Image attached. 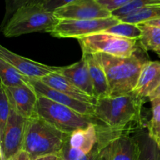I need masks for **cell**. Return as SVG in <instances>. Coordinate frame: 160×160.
<instances>
[{
  "label": "cell",
  "instance_id": "6da1fadb",
  "mask_svg": "<svg viewBox=\"0 0 160 160\" xmlns=\"http://www.w3.org/2000/svg\"><path fill=\"white\" fill-rule=\"evenodd\" d=\"M145 101L133 93L117 97H106L97 100L94 117L113 129L131 131L148 128L143 117Z\"/></svg>",
  "mask_w": 160,
  "mask_h": 160
},
{
  "label": "cell",
  "instance_id": "7a4b0ae2",
  "mask_svg": "<svg viewBox=\"0 0 160 160\" xmlns=\"http://www.w3.org/2000/svg\"><path fill=\"white\" fill-rule=\"evenodd\" d=\"M104 68L110 88V97L133 92L144 66L149 62L147 52L138 43L130 57H116L104 53L93 54Z\"/></svg>",
  "mask_w": 160,
  "mask_h": 160
},
{
  "label": "cell",
  "instance_id": "3957f363",
  "mask_svg": "<svg viewBox=\"0 0 160 160\" xmlns=\"http://www.w3.org/2000/svg\"><path fill=\"white\" fill-rule=\"evenodd\" d=\"M70 134L55 128L38 115L28 120L23 149L31 160L40 156L59 154Z\"/></svg>",
  "mask_w": 160,
  "mask_h": 160
},
{
  "label": "cell",
  "instance_id": "277c9868",
  "mask_svg": "<svg viewBox=\"0 0 160 160\" xmlns=\"http://www.w3.org/2000/svg\"><path fill=\"white\" fill-rule=\"evenodd\" d=\"M59 20L54 12L47 10L42 4L27 5L14 12L2 28V31L6 38L34 32L51 34Z\"/></svg>",
  "mask_w": 160,
  "mask_h": 160
},
{
  "label": "cell",
  "instance_id": "5b68a950",
  "mask_svg": "<svg viewBox=\"0 0 160 160\" xmlns=\"http://www.w3.org/2000/svg\"><path fill=\"white\" fill-rule=\"evenodd\" d=\"M37 113L58 130L68 134L98 122L94 117L80 113L43 96H38Z\"/></svg>",
  "mask_w": 160,
  "mask_h": 160
},
{
  "label": "cell",
  "instance_id": "8992f818",
  "mask_svg": "<svg viewBox=\"0 0 160 160\" xmlns=\"http://www.w3.org/2000/svg\"><path fill=\"white\" fill-rule=\"evenodd\" d=\"M83 54L104 53L116 57H130L138 46V40L98 33L78 39Z\"/></svg>",
  "mask_w": 160,
  "mask_h": 160
},
{
  "label": "cell",
  "instance_id": "52a82bcc",
  "mask_svg": "<svg viewBox=\"0 0 160 160\" xmlns=\"http://www.w3.org/2000/svg\"><path fill=\"white\" fill-rule=\"evenodd\" d=\"M120 22L114 17L95 20H60L50 34L57 38L80 39L103 32Z\"/></svg>",
  "mask_w": 160,
  "mask_h": 160
},
{
  "label": "cell",
  "instance_id": "ba28073f",
  "mask_svg": "<svg viewBox=\"0 0 160 160\" xmlns=\"http://www.w3.org/2000/svg\"><path fill=\"white\" fill-rule=\"evenodd\" d=\"M27 124L28 119L18 113L11 105L9 120L4 131L0 134L1 160L9 159L23 150Z\"/></svg>",
  "mask_w": 160,
  "mask_h": 160
},
{
  "label": "cell",
  "instance_id": "9c48e42d",
  "mask_svg": "<svg viewBox=\"0 0 160 160\" xmlns=\"http://www.w3.org/2000/svg\"><path fill=\"white\" fill-rule=\"evenodd\" d=\"M59 20H95L112 17L96 0H73L54 11Z\"/></svg>",
  "mask_w": 160,
  "mask_h": 160
},
{
  "label": "cell",
  "instance_id": "30bf717a",
  "mask_svg": "<svg viewBox=\"0 0 160 160\" xmlns=\"http://www.w3.org/2000/svg\"><path fill=\"white\" fill-rule=\"evenodd\" d=\"M0 59L10 63L23 74L34 79H42L52 73H57L59 70V67L45 65L20 56L2 45L0 46Z\"/></svg>",
  "mask_w": 160,
  "mask_h": 160
},
{
  "label": "cell",
  "instance_id": "8fae6325",
  "mask_svg": "<svg viewBox=\"0 0 160 160\" xmlns=\"http://www.w3.org/2000/svg\"><path fill=\"white\" fill-rule=\"evenodd\" d=\"M5 89L11 105L18 113L28 120L38 115L37 105L38 96L31 84L13 88L5 87Z\"/></svg>",
  "mask_w": 160,
  "mask_h": 160
},
{
  "label": "cell",
  "instance_id": "7c38bea8",
  "mask_svg": "<svg viewBox=\"0 0 160 160\" xmlns=\"http://www.w3.org/2000/svg\"><path fill=\"white\" fill-rule=\"evenodd\" d=\"M30 84L34 89L38 96L45 97V98L51 99L52 101H54L59 104L63 105V106H68L80 113L94 117L95 105L78 101L62 92L52 88L49 86L42 82L39 79L30 78Z\"/></svg>",
  "mask_w": 160,
  "mask_h": 160
},
{
  "label": "cell",
  "instance_id": "4fadbf2b",
  "mask_svg": "<svg viewBox=\"0 0 160 160\" xmlns=\"http://www.w3.org/2000/svg\"><path fill=\"white\" fill-rule=\"evenodd\" d=\"M138 152L137 142L132 132H126L114 139L105 148L103 157L106 160H137Z\"/></svg>",
  "mask_w": 160,
  "mask_h": 160
},
{
  "label": "cell",
  "instance_id": "5bb4252c",
  "mask_svg": "<svg viewBox=\"0 0 160 160\" xmlns=\"http://www.w3.org/2000/svg\"><path fill=\"white\" fill-rule=\"evenodd\" d=\"M58 73L68 78L81 91L96 98L89 71L88 64L85 56H82V59L81 60L72 65L59 67Z\"/></svg>",
  "mask_w": 160,
  "mask_h": 160
},
{
  "label": "cell",
  "instance_id": "9a60e30c",
  "mask_svg": "<svg viewBox=\"0 0 160 160\" xmlns=\"http://www.w3.org/2000/svg\"><path fill=\"white\" fill-rule=\"evenodd\" d=\"M160 85V62L149 61L142 68L132 93L146 102Z\"/></svg>",
  "mask_w": 160,
  "mask_h": 160
},
{
  "label": "cell",
  "instance_id": "2e32d148",
  "mask_svg": "<svg viewBox=\"0 0 160 160\" xmlns=\"http://www.w3.org/2000/svg\"><path fill=\"white\" fill-rule=\"evenodd\" d=\"M42 82L46 85L49 86L50 88L59 92H62L78 101L83 102L90 103V104L95 105L97 102L96 98L90 96L85 92L78 88L73 82L70 81L67 78L64 77L63 75L57 73H52L48 76L39 79Z\"/></svg>",
  "mask_w": 160,
  "mask_h": 160
},
{
  "label": "cell",
  "instance_id": "e0dca14e",
  "mask_svg": "<svg viewBox=\"0 0 160 160\" xmlns=\"http://www.w3.org/2000/svg\"><path fill=\"white\" fill-rule=\"evenodd\" d=\"M88 64L91 78L93 83L95 98H100L110 97V88L107 76L104 68L93 54H83Z\"/></svg>",
  "mask_w": 160,
  "mask_h": 160
},
{
  "label": "cell",
  "instance_id": "ac0fdd59",
  "mask_svg": "<svg viewBox=\"0 0 160 160\" xmlns=\"http://www.w3.org/2000/svg\"><path fill=\"white\" fill-rule=\"evenodd\" d=\"M138 148L137 160H160V146L146 128L132 133Z\"/></svg>",
  "mask_w": 160,
  "mask_h": 160
},
{
  "label": "cell",
  "instance_id": "d6986e66",
  "mask_svg": "<svg viewBox=\"0 0 160 160\" xmlns=\"http://www.w3.org/2000/svg\"><path fill=\"white\" fill-rule=\"evenodd\" d=\"M0 79L1 84L7 88L30 84V78L2 59H0Z\"/></svg>",
  "mask_w": 160,
  "mask_h": 160
},
{
  "label": "cell",
  "instance_id": "ffe728a7",
  "mask_svg": "<svg viewBox=\"0 0 160 160\" xmlns=\"http://www.w3.org/2000/svg\"><path fill=\"white\" fill-rule=\"evenodd\" d=\"M141 30V37L138 39L140 46L148 51L157 52L160 49V28L148 24L147 23H142L138 24Z\"/></svg>",
  "mask_w": 160,
  "mask_h": 160
},
{
  "label": "cell",
  "instance_id": "44dd1931",
  "mask_svg": "<svg viewBox=\"0 0 160 160\" xmlns=\"http://www.w3.org/2000/svg\"><path fill=\"white\" fill-rule=\"evenodd\" d=\"M157 19H160V4L144 8L141 10L129 14L119 20L121 22L139 24Z\"/></svg>",
  "mask_w": 160,
  "mask_h": 160
},
{
  "label": "cell",
  "instance_id": "7402d4cb",
  "mask_svg": "<svg viewBox=\"0 0 160 160\" xmlns=\"http://www.w3.org/2000/svg\"><path fill=\"white\" fill-rule=\"evenodd\" d=\"M103 33L113 34V35L126 38L137 39V40H138L142 34L138 24L121 21L117 24L113 25L108 29L105 30Z\"/></svg>",
  "mask_w": 160,
  "mask_h": 160
},
{
  "label": "cell",
  "instance_id": "603a6c76",
  "mask_svg": "<svg viewBox=\"0 0 160 160\" xmlns=\"http://www.w3.org/2000/svg\"><path fill=\"white\" fill-rule=\"evenodd\" d=\"M152 105V118L148 123L150 136L160 146V97L150 101Z\"/></svg>",
  "mask_w": 160,
  "mask_h": 160
},
{
  "label": "cell",
  "instance_id": "cb8c5ba5",
  "mask_svg": "<svg viewBox=\"0 0 160 160\" xmlns=\"http://www.w3.org/2000/svg\"><path fill=\"white\" fill-rule=\"evenodd\" d=\"M159 4L160 0H133L127 6L122 7L121 9L112 12V16L117 19H120L122 17L129 15V14L133 13V12L141 10L144 8Z\"/></svg>",
  "mask_w": 160,
  "mask_h": 160
},
{
  "label": "cell",
  "instance_id": "d4e9b609",
  "mask_svg": "<svg viewBox=\"0 0 160 160\" xmlns=\"http://www.w3.org/2000/svg\"><path fill=\"white\" fill-rule=\"evenodd\" d=\"M11 112V105L4 85L0 87V134L6 126Z\"/></svg>",
  "mask_w": 160,
  "mask_h": 160
},
{
  "label": "cell",
  "instance_id": "484cf974",
  "mask_svg": "<svg viewBox=\"0 0 160 160\" xmlns=\"http://www.w3.org/2000/svg\"><path fill=\"white\" fill-rule=\"evenodd\" d=\"M45 0H5L6 12L2 23V29L4 28L8 20L11 18L14 12L22 6L31 4H43Z\"/></svg>",
  "mask_w": 160,
  "mask_h": 160
},
{
  "label": "cell",
  "instance_id": "4316f807",
  "mask_svg": "<svg viewBox=\"0 0 160 160\" xmlns=\"http://www.w3.org/2000/svg\"><path fill=\"white\" fill-rule=\"evenodd\" d=\"M68 142V141H67ZM59 156L63 160H102V159L97 157L93 153L85 154L76 148L70 146L68 142L65 144L62 149L59 152Z\"/></svg>",
  "mask_w": 160,
  "mask_h": 160
},
{
  "label": "cell",
  "instance_id": "83f0119b",
  "mask_svg": "<svg viewBox=\"0 0 160 160\" xmlns=\"http://www.w3.org/2000/svg\"><path fill=\"white\" fill-rule=\"evenodd\" d=\"M96 1L112 13L114 11L127 6L133 0H96Z\"/></svg>",
  "mask_w": 160,
  "mask_h": 160
},
{
  "label": "cell",
  "instance_id": "f1b7e54d",
  "mask_svg": "<svg viewBox=\"0 0 160 160\" xmlns=\"http://www.w3.org/2000/svg\"><path fill=\"white\" fill-rule=\"evenodd\" d=\"M73 0H45L43 2V6L52 12H54L56 9L66 6L68 3L71 2Z\"/></svg>",
  "mask_w": 160,
  "mask_h": 160
},
{
  "label": "cell",
  "instance_id": "f546056e",
  "mask_svg": "<svg viewBox=\"0 0 160 160\" xmlns=\"http://www.w3.org/2000/svg\"><path fill=\"white\" fill-rule=\"evenodd\" d=\"M8 160H31V159L29 154L23 149Z\"/></svg>",
  "mask_w": 160,
  "mask_h": 160
},
{
  "label": "cell",
  "instance_id": "4dcf8cb0",
  "mask_svg": "<svg viewBox=\"0 0 160 160\" xmlns=\"http://www.w3.org/2000/svg\"><path fill=\"white\" fill-rule=\"evenodd\" d=\"M34 160H62V159L59 154H51L40 156V157L37 158V159Z\"/></svg>",
  "mask_w": 160,
  "mask_h": 160
},
{
  "label": "cell",
  "instance_id": "1f68e13d",
  "mask_svg": "<svg viewBox=\"0 0 160 160\" xmlns=\"http://www.w3.org/2000/svg\"><path fill=\"white\" fill-rule=\"evenodd\" d=\"M158 97H160V85L159 87L158 88L156 89V90L151 95H150L149 98H148V101H151V100L153 99V98H158Z\"/></svg>",
  "mask_w": 160,
  "mask_h": 160
},
{
  "label": "cell",
  "instance_id": "d6a6232c",
  "mask_svg": "<svg viewBox=\"0 0 160 160\" xmlns=\"http://www.w3.org/2000/svg\"><path fill=\"white\" fill-rule=\"evenodd\" d=\"M145 23H148V24H151V25H154V26L159 27V28H160V19L150 20V21L145 22Z\"/></svg>",
  "mask_w": 160,
  "mask_h": 160
},
{
  "label": "cell",
  "instance_id": "836d02e7",
  "mask_svg": "<svg viewBox=\"0 0 160 160\" xmlns=\"http://www.w3.org/2000/svg\"><path fill=\"white\" fill-rule=\"evenodd\" d=\"M156 54H157L158 56H159V57H160V49H159V50H158L157 52H156Z\"/></svg>",
  "mask_w": 160,
  "mask_h": 160
},
{
  "label": "cell",
  "instance_id": "e575fe53",
  "mask_svg": "<svg viewBox=\"0 0 160 160\" xmlns=\"http://www.w3.org/2000/svg\"><path fill=\"white\" fill-rule=\"evenodd\" d=\"M102 160H106V158H105V157H103L102 159Z\"/></svg>",
  "mask_w": 160,
  "mask_h": 160
},
{
  "label": "cell",
  "instance_id": "d590c367",
  "mask_svg": "<svg viewBox=\"0 0 160 160\" xmlns=\"http://www.w3.org/2000/svg\"><path fill=\"white\" fill-rule=\"evenodd\" d=\"M62 160H63V159H62Z\"/></svg>",
  "mask_w": 160,
  "mask_h": 160
}]
</instances>
